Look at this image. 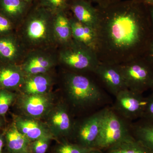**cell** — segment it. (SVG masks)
Wrapping results in <instances>:
<instances>
[{"label": "cell", "mask_w": 153, "mask_h": 153, "mask_svg": "<svg viewBox=\"0 0 153 153\" xmlns=\"http://www.w3.org/2000/svg\"><path fill=\"white\" fill-rule=\"evenodd\" d=\"M96 7L95 52L99 62L120 65L143 57L152 36L148 5L119 0Z\"/></svg>", "instance_id": "6da1fadb"}, {"label": "cell", "mask_w": 153, "mask_h": 153, "mask_svg": "<svg viewBox=\"0 0 153 153\" xmlns=\"http://www.w3.org/2000/svg\"><path fill=\"white\" fill-rule=\"evenodd\" d=\"M54 15L38 4L30 8L24 18L21 30L23 43L35 50L55 44L56 41L53 32Z\"/></svg>", "instance_id": "7a4b0ae2"}, {"label": "cell", "mask_w": 153, "mask_h": 153, "mask_svg": "<svg viewBox=\"0 0 153 153\" xmlns=\"http://www.w3.org/2000/svg\"><path fill=\"white\" fill-rule=\"evenodd\" d=\"M63 82L68 100L75 107H95L103 100L104 96L101 88L88 76L69 71L64 75Z\"/></svg>", "instance_id": "3957f363"}, {"label": "cell", "mask_w": 153, "mask_h": 153, "mask_svg": "<svg viewBox=\"0 0 153 153\" xmlns=\"http://www.w3.org/2000/svg\"><path fill=\"white\" fill-rule=\"evenodd\" d=\"M61 46L58 59L60 63L70 71L93 73L99 64L94 50L73 38Z\"/></svg>", "instance_id": "277c9868"}, {"label": "cell", "mask_w": 153, "mask_h": 153, "mask_svg": "<svg viewBox=\"0 0 153 153\" xmlns=\"http://www.w3.org/2000/svg\"><path fill=\"white\" fill-rule=\"evenodd\" d=\"M132 137L130 126L128 124L127 121L114 110L104 108L99 134L94 148L109 149Z\"/></svg>", "instance_id": "5b68a950"}, {"label": "cell", "mask_w": 153, "mask_h": 153, "mask_svg": "<svg viewBox=\"0 0 153 153\" xmlns=\"http://www.w3.org/2000/svg\"><path fill=\"white\" fill-rule=\"evenodd\" d=\"M128 89L143 94L153 84V68L143 57L119 65Z\"/></svg>", "instance_id": "8992f818"}, {"label": "cell", "mask_w": 153, "mask_h": 153, "mask_svg": "<svg viewBox=\"0 0 153 153\" xmlns=\"http://www.w3.org/2000/svg\"><path fill=\"white\" fill-rule=\"evenodd\" d=\"M114 110L126 120L132 121L142 117L147 102V97L126 88L115 96Z\"/></svg>", "instance_id": "52a82bcc"}, {"label": "cell", "mask_w": 153, "mask_h": 153, "mask_svg": "<svg viewBox=\"0 0 153 153\" xmlns=\"http://www.w3.org/2000/svg\"><path fill=\"white\" fill-rule=\"evenodd\" d=\"M21 110L29 117L40 118L47 116L53 108V99L48 93L22 95L19 100Z\"/></svg>", "instance_id": "ba28073f"}, {"label": "cell", "mask_w": 153, "mask_h": 153, "mask_svg": "<svg viewBox=\"0 0 153 153\" xmlns=\"http://www.w3.org/2000/svg\"><path fill=\"white\" fill-rule=\"evenodd\" d=\"M93 74L115 96L127 88L119 65L100 62Z\"/></svg>", "instance_id": "9c48e42d"}, {"label": "cell", "mask_w": 153, "mask_h": 153, "mask_svg": "<svg viewBox=\"0 0 153 153\" xmlns=\"http://www.w3.org/2000/svg\"><path fill=\"white\" fill-rule=\"evenodd\" d=\"M47 117V127L52 136L67 135L74 131L75 126L65 104L53 107Z\"/></svg>", "instance_id": "30bf717a"}, {"label": "cell", "mask_w": 153, "mask_h": 153, "mask_svg": "<svg viewBox=\"0 0 153 153\" xmlns=\"http://www.w3.org/2000/svg\"><path fill=\"white\" fill-rule=\"evenodd\" d=\"M55 57L41 49L34 50L25 57L21 66L25 76L47 73L55 64Z\"/></svg>", "instance_id": "8fae6325"}, {"label": "cell", "mask_w": 153, "mask_h": 153, "mask_svg": "<svg viewBox=\"0 0 153 153\" xmlns=\"http://www.w3.org/2000/svg\"><path fill=\"white\" fill-rule=\"evenodd\" d=\"M103 111L104 109L101 110L91 115L74 128L77 138L83 146L94 149L100 130Z\"/></svg>", "instance_id": "7c38bea8"}, {"label": "cell", "mask_w": 153, "mask_h": 153, "mask_svg": "<svg viewBox=\"0 0 153 153\" xmlns=\"http://www.w3.org/2000/svg\"><path fill=\"white\" fill-rule=\"evenodd\" d=\"M69 10L76 20L96 29L99 20V11L96 7L87 0H71Z\"/></svg>", "instance_id": "4fadbf2b"}, {"label": "cell", "mask_w": 153, "mask_h": 153, "mask_svg": "<svg viewBox=\"0 0 153 153\" xmlns=\"http://www.w3.org/2000/svg\"><path fill=\"white\" fill-rule=\"evenodd\" d=\"M18 130L30 140L46 137H52L47 126L32 118L16 117L13 123Z\"/></svg>", "instance_id": "5bb4252c"}, {"label": "cell", "mask_w": 153, "mask_h": 153, "mask_svg": "<svg viewBox=\"0 0 153 153\" xmlns=\"http://www.w3.org/2000/svg\"><path fill=\"white\" fill-rule=\"evenodd\" d=\"M26 76L22 67L13 63L0 68V90L13 89L23 85Z\"/></svg>", "instance_id": "9a60e30c"}, {"label": "cell", "mask_w": 153, "mask_h": 153, "mask_svg": "<svg viewBox=\"0 0 153 153\" xmlns=\"http://www.w3.org/2000/svg\"><path fill=\"white\" fill-rule=\"evenodd\" d=\"M70 21L72 38L95 51L97 34L95 29L82 24L73 16L70 17Z\"/></svg>", "instance_id": "2e32d148"}, {"label": "cell", "mask_w": 153, "mask_h": 153, "mask_svg": "<svg viewBox=\"0 0 153 153\" xmlns=\"http://www.w3.org/2000/svg\"><path fill=\"white\" fill-rule=\"evenodd\" d=\"M130 129L134 138L153 153V120L140 118Z\"/></svg>", "instance_id": "e0dca14e"}, {"label": "cell", "mask_w": 153, "mask_h": 153, "mask_svg": "<svg viewBox=\"0 0 153 153\" xmlns=\"http://www.w3.org/2000/svg\"><path fill=\"white\" fill-rule=\"evenodd\" d=\"M22 47L15 36L9 34L0 36V60L7 63H14L22 56Z\"/></svg>", "instance_id": "ac0fdd59"}, {"label": "cell", "mask_w": 153, "mask_h": 153, "mask_svg": "<svg viewBox=\"0 0 153 153\" xmlns=\"http://www.w3.org/2000/svg\"><path fill=\"white\" fill-rule=\"evenodd\" d=\"M31 4L25 0H0V13L12 22L24 19Z\"/></svg>", "instance_id": "d6986e66"}, {"label": "cell", "mask_w": 153, "mask_h": 153, "mask_svg": "<svg viewBox=\"0 0 153 153\" xmlns=\"http://www.w3.org/2000/svg\"><path fill=\"white\" fill-rule=\"evenodd\" d=\"M53 32L56 42L61 46L72 39L70 18L67 12L62 11L54 14Z\"/></svg>", "instance_id": "ffe728a7"}, {"label": "cell", "mask_w": 153, "mask_h": 153, "mask_svg": "<svg viewBox=\"0 0 153 153\" xmlns=\"http://www.w3.org/2000/svg\"><path fill=\"white\" fill-rule=\"evenodd\" d=\"M52 79L47 73L26 76L23 84L25 94L47 93L52 85Z\"/></svg>", "instance_id": "44dd1931"}, {"label": "cell", "mask_w": 153, "mask_h": 153, "mask_svg": "<svg viewBox=\"0 0 153 153\" xmlns=\"http://www.w3.org/2000/svg\"><path fill=\"white\" fill-rule=\"evenodd\" d=\"M6 139L11 153H30V140L18 130L14 123L6 132Z\"/></svg>", "instance_id": "7402d4cb"}, {"label": "cell", "mask_w": 153, "mask_h": 153, "mask_svg": "<svg viewBox=\"0 0 153 153\" xmlns=\"http://www.w3.org/2000/svg\"><path fill=\"white\" fill-rule=\"evenodd\" d=\"M108 153H152L132 137L109 148Z\"/></svg>", "instance_id": "603a6c76"}, {"label": "cell", "mask_w": 153, "mask_h": 153, "mask_svg": "<svg viewBox=\"0 0 153 153\" xmlns=\"http://www.w3.org/2000/svg\"><path fill=\"white\" fill-rule=\"evenodd\" d=\"M38 4L55 14L58 12H68L71 0H37Z\"/></svg>", "instance_id": "cb8c5ba5"}, {"label": "cell", "mask_w": 153, "mask_h": 153, "mask_svg": "<svg viewBox=\"0 0 153 153\" xmlns=\"http://www.w3.org/2000/svg\"><path fill=\"white\" fill-rule=\"evenodd\" d=\"M16 94L6 89L0 90V115L7 113L15 100Z\"/></svg>", "instance_id": "d4e9b609"}, {"label": "cell", "mask_w": 153, "mask_h": 153, "mask_svg": "<svg viewBox=\"0 0 153 153\" xmlns=\"http://www.w3.org/2000/svg\"><path fill=\"white\" fill-rule=\"evenodd\" d=\"M94 149L82 146L65 143L60 145L57 150V153H88Z\"/></svg>", "instance_id": "484cf974"}, {"label": "cell", "mask_w": 153, "mask_h": 153, "mask_svg": "<svg viewBox=\"0 0 153 153\" xmlns=\"http://www.w3.org/2000/svg\"><path fill=\"white\" fill-rule=\"evenodd\" d=\"M52 137H43L34 141L33 144V151L35 153H45L48 149L49 141Z\"/></svg>", "instance_id": "4316f807"}, {"label": "cell", "mask_w": 153, "mask_h": 153, "mask_svg": "<svg viewBox=\"0 0 153 153\" xmlns=\"http://www.w3.org/2000/svg\"><path fill=\"white\" fill-rule=\"evenodd\" d=\"M13 22L0 13V36L8 35L13 28Z\"/></svg>", "instance_id": "83f0119b"}, {"label": "cell", "mask_w": 153, "mask_h": 153, "mask_svg": "<svg viewBox=\"0 0 153 153\" xmlns=\"http://www.w3.org/2000/svg\"><path fill=\"white\" fill-rule=\"evenodd\" d=\"M141 118L153 120V92L147 97V102L143 114Z\"/></svg>", "instance_id": "f1b7e54d"}, {"label": "cell", "mask_w": 153, "mask_h": 153, "mask_svg": "<svg viewBox=\"0 0 153 153\" xmlns=\"http://www.w3.org/2000/svg\"><path fill=\"white\" fill-rule=\"evenodd\" d=\"M143 57L153 68V36Z\"/></svg>", "instance_id": "f546056e"}, {"label": "cell", "mask_w": 153, "mask_h": 153, "mask_svg": "<svg viewBox=\"0 0 153 153\" xmlns=\"http://www.w3.org/2000/svg\"><path fill=\"white\" fill-rule=\"evenodd\" d=\"M87 1L91 3H96L97 4V6H102L108 4L119 0H87Z\"/></svg>", "instance_id": "4dcf8cb0"}, {"label": "cell", "mask_w": 153, "mask_h": 153, "mask_svg": "<svg viewBox=\"0 0 153 153\" xmlns=\"http://www.w3.org/2000/svg\"><path fill=\"white\" fill-rule=\"evenodd\" d=\"M149 16L150 22L151 30L152 36H153V4L148 5Z\"/></svg>", "instance_id": "1f68e13d"}, {"label": "cell", "mask_w": 153, "mask_h": 153, "mask_svg": "<svg viewBox=\"0 0 153 153\" xmlns=\"http://www.w3.org/2000/svg\"><path fill=\"white\" fill-rule=\"evenodd\" d=\"M134 1L144 3L148 5L153 4V0H134Z\"/></svg>", "instance_id": "d6a6232c"}, {"label": "cell", "mask_w": 153, "mask_h": 153, "mask_svg": "<svg viewBox=\"0 0 153 153\" xmlns=\"http://www.w3.org/2000/svg\"><path fill=\"white\" fill-rule=\"evenodd\" d=\"M3 146H4V140H3L2 137L0 136V153H2Z\"/></svg>", "instance_id": "836d02e7"}, {"label": "cell", "mask_w": 153, "mask_h": 153, "mask_svg": "<svg viewBox=\"0 0 153 153\" xmlns=\"http://www.w3.org/2000/svg\"><path fill=\"white\" fill-rule=\"evenodd\" d=\"M26 1L28 2L31 3L32 4V3L34 2L35 1H37V0H25Z\"/></svg>", "instance_id": "e575fe53"}, {"label": "cell", "mask_w": 153, "mask_h": 153, "mask_svg": "<svg viewBox=\"0 0 153 153\" xmlns=\"http://www.w3.org/2000/svg\"><path fill=\"white\" fill-rule=\"evenodd\" d=\"M3 125V121L2 120H0V129H1V127Z\"/></svg>", "instance_id": "d590c367"}, {"label": "cell", "mask_w": 153, "mask_h": 153, "mask_svg": "<svg viewBox=\"0 0 153 153\" xmlns=\"http://www.w3.org/2000/svg\"><path fill=\"white\" fill-rule=\"evenodd\" d=\"M93 150L91 151L90 152L88 153H98V152H93Z\"/></svg>", "instance_id": "8d00e7d4"}, {"label": "cell", "mask_w": 153, "mask_h": 153, "mask_svg": "<svg viewBox=\"0 0 153 153\" xmlns=\"http://www.w3.org/2000/svg\"><path fill=\"white\" fill-rule=\"evenodd\" d=\"M151 89H152V92H153V84L152 86V88H151Z\"/></svg>", "instance_id": "74e56055"}]
</instances>
